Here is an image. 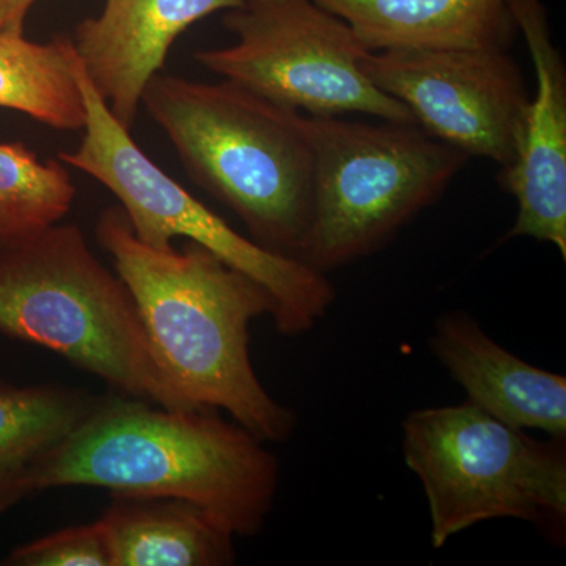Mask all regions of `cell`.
<instances>
[{"label": "cell", "mask_w": 566, "mask_h": 566, "mask_svg": "<svg viewBox=\"0 0 566 566\" xmlns=\"http://www.w3.org/2000/svg\"><path fill=\"white\" fill-rule=\"evenodd\" d=\"M95 233L182 408L223 409L260 441H286L296 416L264 389L249 353L253 319L275 314L268 290L192 241L181 251L142 243L120 207L102 212Z\"/></svg>", "instance_id": "obj_1"}, {"label": "cell", "mask_w": 566, "mask_h": 566, "mask_svg": "<svg viewBox=\"0 0 566 566\" xmlns=\"http://www.w3.org/2000/svg\"><path fill=\"white\" fill-rule=\"evenodd\" d=\"M216 409H167L103 398L87 419L24 472L32 495L63 486L185 499L234 536L262 531L277 494V458Z\"/></svg>", "instance_id": "obj_2"}, {"label": "cell", "mask_w": 566, "mask_h": 566, "mask_svg": "<svg viewBox=\"0 0 566 566\" xmlns=\"http://www.w3.org/2000/svg\"><path fill=\"white\" fill-rule=\"evenodd\" d=\"M186 174L230 208L256 244L301 260L315 202L307 115L243 85L156 74L142 96Z\"/></svg>", "instance_id": "obj_3"}, {"label": "cell", "mask_w": 566, "mask_h": 566, "mask_svg": "<svg viewBox=\"0 0 566 566\" xmlns=\"http://www.w3.org/2000/svg\"><path fill=\"white\" fill-rule=\"evenodd\" d=\"M0 335L51 349L125 397L185 409L159 374L128 286L74 223L0 249Z\"/></svg>", "instance_id": "obj_4"}, {"label": "cell", "mask_w": 566, "mask_h": 566, "mask_svg": "<svg viewBox=\"0 0 566 566\" xmlns=\"http://www.w3.org/2000/svg\"><path fill=\"white\" fill-rule=\"evenodd\" d=\"M71 65L84 93L87 122L80 148L62 151L59 159L117 197L142 243L158 251L174 248L175 238L203 245L268 290L275 303V329L286 337L308 333L324 318L335 301L326 273L233 230L145 155L95 91L74 50Z\"/></svg>", "instance_id": "obj_5"}, {"label": "cell", "mask_w": 566, "mask_h": 566, "mask_svg": "<svg viewBox=\"0 0 566 566\" xmlns=\"http://www.w3.org/2000/svg\"><path fill=\"white\" fill-rule=\"evenodd\" d=\"M315 202L301 260L327 273L385 245L468 163L416 123L307 115Z\"/></svg>", "instance_id": "obj_6"}, {"label": "cell", "mask_w": 566, "mask_h": 566, "mask_svg": "<svg viewBox=\"0 0 566 566\" xmlns=\"http://www.w3.org/2000/svg\"><path fill=\"white\" fill-rule=\"evenodd\" d=\"M403 453L427 494L436 549L499 517L565 526V438L538 441L465 401L406 417Z\"/></svg>", "instance_id": "obj_7"}, {"label": "cell", "mask_w": 566, "mask_h": 566, "mask_svg": "<svg viewBox=\"0 0 566 566\" xmlns=\"http://www.w3.org/2000/svg\"><path fill=\"white\" fill-rule=\"evenodd\" d=\"M222 24L237 36L232 46L193 52L222 80L312 117L364 114L417 125L403 103L365 76L368 50L353 29L314 0H243L223 11Z\"/></svg>", "instance_id": "obj_8"}, {"label": "cell", "mask_w": 566, "mask_h": 566, "mask_svg": "<svg viewBox=\"0 0 566 566\" xmlns=\"http://www.w3.org/2000/svg\"><path fill=\"white\" fill-rule=\"evenodd\" d=\"M360 69L436 139L502 170L515 161L531 96L509 51H367Z\"/></svg>", "instance_id": "obj_9"}, {"label": "cell", "mask_w": 566, "mask_h": 566, "mask_svg": "<svg viewBox=\"0 0 566 566\" xmlns=\"http://www.w3.org/2000/svg\"><path fill=\"white\" fill-rule=\"evenodd\" d=\"M536 76L523 136L501 181L515 197L517 216L506 238L556 245L566 259V66L551 36L542 0H510Z\"/></svg>", "instance_id": "obj_10"}, {"label": "cell", "mask_w": 566, "mask_h": 566, "mask_svg": "<svg viewBox=\"0 0 566 566\" xmlns=\"http://www.w3.org/2000/svg\"><path fill=\"white\" fill-rule=\"evenodd\" d=\"M243 0H104L102 13L71 36L95 91L132 132L148 82L164 69L175 40L192 24Z\"/></svg>", "instance_id": "obj_11"}, {"label": "cell", "mask_w": 566, "mask_h": 566, "mask_svg": "<svg viewBox=\"0 0 566 566\" xmlns=\"http://www.w3.org/2000/svg\"><path fill=\"white\" fill-rule=\"evenodd\" d=\"M430 346L480 411L520 430L535 428L551 438H565V376L506 352L465 312L439 318Z\"/></svg>", "instance_id": "obj_12"}, {"label": "cell", "mask_w": 566, "mask_h": 566, "mask_svg": "<svg viewBox=\"0 0 566 566\" xmlns=\"http://www.w3.org/2000/svg\"><path fill=\"white\" fill-rule=\"evenodd\" d=\"M368 51L505 50L516 39L510 0H314Z\"/></svg>", "instance_id": "obj_13"}, {"label": "cell", "mask_w": 566, "mask_h": 566, "mask_svg": "<svg viewBox=\"0 0 566 566\" xmlns=\"http://www.w3.org/2000/svg\"><path fill=\"white\" fill-rule=\"evenodd\" d=\"M111 566L233 565L234 534L185 499L112 494L99 517Z\"/></svg>", "instance_id": "obj_14"}, {"label": "cell", "mask_w": 566, "mask_h": 566, "mask_svg": "<svg viewBox=\"0 0 566 566\" xmlns=\"http://www.w3.org/2000/svg\"><path fill=\"white\" fill-rule=\"evenodd\" d=\"M71 50V36L36 43L0 29V107L59 132H84L87 107Z\"/></svg>", "instance_id": "obj_15"}, {"label": "cell", "mask_w": 566, "mask_h": 566, "mask_svg": "<svg viewBox=\"0 0 566 566\" xmlns=\"http://www.w3.org/2000/svg\"><path fill=\"white\" fill-rule=\"evenodd\" d=\"M102 400L74 387L0 382V472L28 471Z\"/></svg>", "instance_id": "obj_16"}, {"label": "cell", "mask_w": 566, "mask_h": 566, "mask_svg": "<svg viewBox=\"0 0 566 566\" xmlns=\"http://www.w3.org/2000/svg\"><path fill=\"white\" fill-rule=\"evenodd\" d=\"M76 188L62 161H41L22 142H0V249L59 223Z\"/></svg>", "instance_id": "obj_17"}, {"label": "cell", "mask_w": 566, "mask_h": 566, "mask_svg": "<svg viewBox=\"0 0 566 566\" xmlns=\"http://www.w3.org/2000/svg\"><path fill=\"white\" fill-rule=\"evenodd\" d=\"M3 566H111L109 547L99 521L63 528L14 547Z\"/></svg>", "instance_id": "obj_18"}, {"label": "cell", "mask_w": 566, "mask_h": 566, "mask_svg": "<svg viewBox=\"0 0 566 566\" xmlns=\"http://www.w3.org/2000/svg\"><path fill=\"white\" fill-rule=\"evenodd\" d=\"M31 495L24 472H0V517Z\"/></svg>", "instance_id": "obj_19"}, {"label": "cell", "mask_w": 566, "mask_h": 566, "mask_svg": "<svg viewBox=\"0 0 566 566\" xmlns=\"http://www.w3.org/2000/svg\"><path fill=\"white\" fill-rule=\"evenodd\" d=\"M36 0H0V29L24 33L25 21Z\"/></svg>", "instance_id": "obj_20"}]
</instances>
